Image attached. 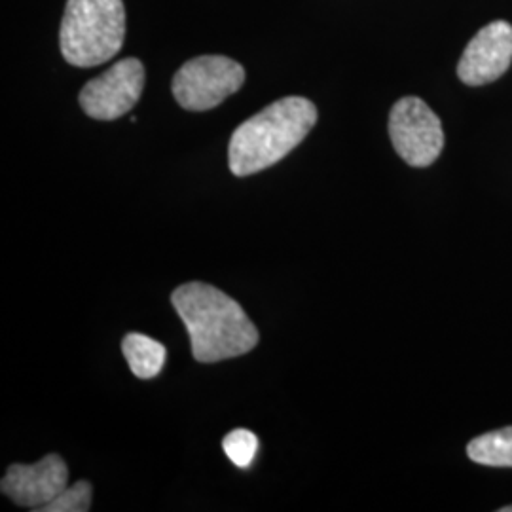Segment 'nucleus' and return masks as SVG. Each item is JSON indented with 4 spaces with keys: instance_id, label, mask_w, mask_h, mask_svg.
I'll list each match as a JSON object with an SVG mask.
<instances>
[{
    "instance_id": "obj_1",
    "label": "nucleus",
    "mask_w": 512,
    "mask_h": 512,
    "mask_svg": "<svg viewBox=\"0 0 512 512\" xmlns=\"http://www.w3.org/2000/svg\"><path fill=\"white\" fill-rule=\"evenodd\" d=\"M173 308L188 330L192 355L219 363L256 348L258 330L234 298L207 283H186L171 294Z\"/></svg>"
},
{
    "instance_id": "obj_2",
    "label": "nucleus",
    "mask_w": 512,
    "mask_h": 512,
    "mask_svg": "<svg viewBox=\"0 0 512 512\" xmlns=\"http://www.w3.org/2000/svg\"><path fill=\"white\" fill-rule=\"evenodd\" d=\"M317 122V109L306 97H283L243 122L228 147L230 171L249 177L281 162Z\"/></svg>"
},
{
    "instance_id": "obj_3",
    "label": "nucleus",
    "mask_w": 512,
    "mask_h": 512,
    "mask_svg": "<svg viewBox=\"0 0 512 512\" xmlns=\"http://www.w3.org/2000/svg\"><path fill=\"white\" fill-rule=\"evenodd\" d=\"M126 8L122 0H67L59 48L74 67H97L122 50Z\"/></svg>"
},
{
    "instance_id": "obj_4",
    "label": "nucleus",
    "mask_w": 512,
    "mask_h": 512,
    "mask_svg": "<svg viewBox=\"0 0 512 512\" xmlns=\"http://www.w3.org/2000/svg\"><path fill=\"white\" fill-rule=\"evenodd\" d=\"M245 82V69L224 55H202L186 61L173 76V95L186 110L203 112L219 107Z\"/></svg>"
},
{
    "instance_id": "obj_5",
    "label": "nucleus",
    "mask_w": 512,
    "mask_h": 512,
    "mask_svg": "<svg viewBox=\"0 0 512 512\" xmlns=\"http://www.w3.org/2000/svg\"><path fill=\"white\" fill-rule=\"evenodd\" d=\"M389 137L404 162L429 167L444 147L440 118L420 97H403L389 114Z\"/></svg>"
},
{
    "instance_id": "obj_6",
    "label": "nucleus",
    "mask_w": 512,
    "mask_h": 512,
    "mask_svg": "<svg viewBox=\"0 0 512 512\" xmlns=\"http://www.w3.org/2000/svg\"><path fill=\"white\" fill-rule=\"evenodd\" d=\"M143 90L145 67L139 59L128 57L90 80L80 92V105L90 118L110 122L128 114L141 99Z\"/></svg>"
},
{
    "instance_id": "obj_7",
    "label": "nucleus",
    "mask_w": 512,
    "mask_h": 512,
    "mask_svg": "<svg viewBox=\"0 0 512 512\" xmlns=\"http://www.w3.org/2000/svg\"><path fill=\"white\" fill-rule=\"evenodd\" d=\"M69 484L67 463L59 456L50 454L35 465L14 463L8 467L0 482L2 494L8 495L16 505L40 511L52 503Z\"/></svg>"
},
{
    "instance_id": "obj_8",
    "label": "nucleus",
    "mask_w": 512,
    "mask_h": 512,
    "mask_svg": "<svg viewBox=\"0 0 512 512\" xmlns=\"http://www.w3.org/2000/svg\"><path fill=\"white\" fill-rule=\"evenodd\" d=\"M511 63L512 25L494 21L482 27L467 44L459 59V80L467 86H484L507 73Z\"/></svg>"
},
{
    "instance_id": "obj_9",
    "label": "nucleus",
    "mask_w": 512,
    "mask_h": 512,
    "mask_svg": "<svg viewBox=\"0 0 512 512\" xmlns=\"http://www.w3.org/2000/svg\"><path fill=\"white\" fill-rule=\"evenodd\" d=\"M122 353L128 361L131 372L141 380L156 378L165 363V348L145 334L131 332L122 342Z\"/></svg>"
},
{
    "instance_id": "obj_10",
    "label": "nucleus",
    "mask_w": 512,
    "mask_h": 512,
    "mask_svg": "<svg viewBox=\"0 0 512 512\" xmlns=\"http://www.w3.org/2000/svg\"><path fill=\"white\" fill-rule=\"evenodd\" d=\"M467 456L488 467H512V427H503L471 440Z\"/></svg>"
},
{
    "instance_id": "obj_11",
    "label": "nucleus",
    "mask_w": 512,
    "mask_h": 512,
    "mask_svg": "<svg viewBox=\"0 0 512 512\" xmlns=\"http://www.w3.org/2000/svg\"><path fill=\"white\" fill-rule=\"evenodd\" d=\"M92 484L80 480L73 486H67L52 503L44 505L40 512H88L92 507Z\"/></svg>"
},
{
    "instance_id": "obj_12",
    "label": "nucleus",
    "mask_w": 512,
    "mask_h": 512,
    "mask_svg": "<svg viewBox=\"0 0 512 512\" xmlns=\"http://www.w3.org/2000/svg\"><path fill=\"white\" fill-rule=\"evenodd\" d=\"M222 448L236 467L247 469L255 459L258 439H256L255 433H251L247 429H234L222 440Z\"/></svg>"
},
{
    "instance_id": "obj_13",
    "label": "nucleus",
    "mask_w": 512,
    "mask_h": 512,
    "mask_svg": "<svg viewBox=\"0 0 512 512\" xmlns=\"http://www.w3.org/2000/svg\"><path fill=\"white\" fill-rule=\"evenodd\" d=\"M501 512H512V505H509V507H503V509H499Z\"/></svg>"
}]
</instances>
